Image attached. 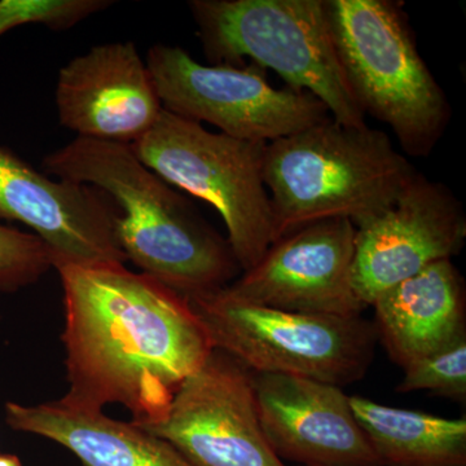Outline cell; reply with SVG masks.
I'll return each instance as SVG.
<instances>
[{
  "instance_id": "1",
  "label": "cell",
  "mask_w": 466,
  "mask_h": 466,
  "mask_svg": "<svg viewBox=\"0 0 466 466\" xmlns=\"http://www.w3.org/2000/svg\"><path fill=\"white\" fill-rule=\"evenodd\" d=\"M69 390L58 400L103 412L122 404L134 424L167 416L175 392L213 352L188 300L125 265L58 269Z\"/></svg>"
},
{
  "instance_id": "2",
  "label": "cell",
  "mask_w": 466,
  "mask_h": 466,
  "mask_svg": "<svg viewBox=\"0 0 466 466\" xmlns=\"http://www.w3.org/2000/svg\"><path fill=\"white\" fill-rule=\"evenodd\" d=\"M46 174L108 195L126 259L184 299L222 289L241 271L228 241L130 144L76 137L42 162Z\"/></svg>"
},
{
  "instance_id": "3",
  "label": "cell",
  "mask_w": 466,
  "mask_h": 466,
  "mask_svg": "<svg viewBox=\"0 0 466 466\" xmlns=\"http://www.w3.org/2000/svg\"><path fill=\"white\" fill-rule=\"evenodd\" d=\"M417 173L388 134L333 118L267 143L272 242L323 220L349 219L358 228L388 210Z\"/></svg>"
},
{
  "instance_id": "4",
  "label": "cell",
  "mask_w": 466,
  "mask_h": 466,
  "mask_svg": "<svg viewBox=\"0 0 466 466\" xmlns=\"http://www.w3.org/2000/svg\"><path fill=\"white\" fill-rule=\"evenodd\" d=\"M337 54L364 115L388 125L410 157H428L452 109L417 48L403 3L327 0Z\"/></svg>"
},
{
  "instance_id": "5",
  "label": "cell",
  "mask_w": 466,
  "mask_h": 466,
  "mask_svg": "<svg viewBox=\"0 0 466 466\" xmlns=\"http://www.w3.org/2000/svg\"><path fill=\"white\" fill-rule=\"evenodd\" d=\"M188 7L210 66L250 58L314 95L339 125L368 126L334 46L327 0H191Z\"/></svg>"
},
{
  "instance_id": "6",
  "label": "cell",
  "mask_w": 466,
  "mask_h": 466,
  "mask_svg": "<svg viewBox=\"0 0 466 466\" xmlns=\"http://www.w3.org/2000/svg\"><path fill=\"white\" fill-rule=\"evenodd\" d=\"M187 300L213 348L258 375L303 377L342 388L360 381L375 355V325L361 317L262 308L225 288Z\"/></svg>"
},
{
  "instance_id": "7",
  "label": "cell",
  "mask_w": 466,
  "mask_h": 466,
  "mask_svg": "<svg viewBox=\"0 0 466 466\" xmlns=\"http://www.w3.org/2000/svg\"><path fill=\"white\" fill-rule=\"evenodd\" d=\"M131 147L165 182L217 208L242 272L259 262L274 241L262 174L266 143L211 133L164 109L148 133Z\"/></svg>"
},
{
  "instance_id": "8",
  "label": "cell",
  "mask_w": 466,
  "mask_h": 466,
  "mask_svg": "<svg viewBox=\"0 0 466 466\" xmlns=\"http://www.w3.org/2000/svg\"><path fill=\"white\" fill-rule=\"evenodd\" d=\"M146 64L165 110L235 139L271 143L332 118L309 92L272 87L256 64L202 66L162 43L149 48Z\"/></svg>"
},
{
  "instance_id": "9",
  "label": "cell",
  "mask_w": 466,
  "mask_h": 466,
  "mask_svg": "<svg viewBox=\"0 0 466 466\" xmlns=\"http://www.w3.org/2000/svg\"><path fill=\"white\" fill-rule=\"evenodd\" d=\"M254 373L214 349L175 392L167 416L133 424L168 441L195 466H287L267 441Z\"/></svg>"
},
{
  "instance_id": "10",
  "label": "cell",
  "mask_w": 466,
  "mask_h": 466,
  "mask_svg": "<svg viewBox=\"0 0 466 466\" xmlns=\"http://www.w3.org/2000/svg\"><path fill=\"white\" fill-rule=\"evenodd\" d=\"M466 240L462 204L441 182L417 173L388 210L358 227L352 287L370 308L394 285L458 256Z\"/></svg>"
},
{
  "instance_id": "11",
  "label": "cell",
  "mask_w": 466,
  "mask_h": 466,
  "mask_svg": "<svg viewBox=\"0 0 466 466\" xmlns=\"http://www.w3.org/2000/svg\"><path fill=\"white\" fill-rule=\"evenodd\" d=\"M355 232L349 219H330L288 233L225 289L262 308L361 317L367 308L352 287Z\"/></svg>"
},
{
  "instance_id": "12",
  "label": "cell",
  "mask_w": 466,
  "mask_h": 466,
  "mask_svg": "<svg viewBox=\"0 0 466 466\" xmlns=\"http://www.w3.org/2000/svg\"><path fill=\"white\" fill-rule=\"evenodd\" d=\"M115 208L92 187L51 179L0 146V225L20 222L51 250L54 268L126 265Z\"/></svg>"
},
{
  "instance_id": "13",
  "label": "cell",
  "mask_w": 466,
  "mask_h": 466,
  "mask_svg": "<svg viewBox=\"0 0 466 466\" xmlns=\"http://www.w3.org/2000/svg\"><path fill=\"white\" fill-rule=\"evenodd\" d=\"M260 425L283 461L297 466H383L339 386L254 373Z\"/></svg>"
},
{
  "instance_id": "14",
  "label": "cell",
  "mask_w": 466,
  "mask_h": 466,
  "mask_svg": "<svg viewBox=\"0 0 466 466\" xmlns=\"http://www.w3.org/2000/svg\"><path fill=\"white\" fill-rule=\"evenodd\" d=\"M58 121L76 137L134 144L164 106L134 43L95 46L58 72Z\"/></svg>"
},
{
  "instance_id": "15",
  "label": "cell",
  "mask_w": 466,
  "mask_h": 466,
  "mask_svg": "<svg viewBox=\"0 0 466 466\" xmlns=\"http://www.w3.org/2000/svg\"><path fill=\"white\" fill-rule=\"evenodd\" d=\"M377 339L401 368L466 336L465 285L452 260H440L373 302Z\"/></svg>"
},
{
  "instance_id": "16",
  "label": "cell",
  "mask_w": 466,
  "mask_h": 466,
  "mask_svg": "<svg viewBox=\"0 0 466 466\" xmlns=\"http://www.w3.org/2000/svg\"><path fill=\"white\" fill-rule=\"evenodd\" d=\"M5 421L14 431L66 447L84 466H195L168 441L133 422L75 410L60 400L38 406L9 401Z\"/></svg>"
},
{
  "instance_id": "17",
  "label": "cell",
  "mask_w": 466,
  "mask_h": 466,
  "mask_svg": "<svg viewBox=\"0 0 466 466\" xmlns=\"http://www.w3.org/2000/svg\"><path fill=\"white\" fill-rule=\"evenodd\" d=\"M383 466H466V420L446 419L350 397Z\"/></svg>"
},
{
  "instance_id": "18",
  "label": "cell",
  "mask_w": 466,
  "mask_h": 466,
  "mask_svg": "<svg viewBox=\"0 0 466 466\" xmlns=\"http://www.w3.org/2000/svg\"><path fill=\"white\" fill-rule=\"evenodd\" d=\"M397 390H428L458 401L466 400V336L403 368Z\"/></svg>"
},
{
  "instance_id": "19",
  "label": "cell",
  "mask_w": 466,
  "mask_h": 466,
  "mask_svg": "<svg viewBox=\"0 0 466 466\" xmlns=\"http://www.w3.org/2000/svg\"><path fill=\"white\" fill-rule=\"evenodd\" d=\"M115 3L113 0H0V36L29 24L64 32Z\"/></svg>"
},
{
  "instance_id": "20",
  "label": "cell",
  "mask_w": 466,
  "mask_h": 466,
  "mask_svg": "<svg viewBox=\"0 0 466 466\" xmlns=\"http://www.w3.org/2000/svg\"><path fill=\"white\" fill-rule=\"evenodd\" d=\"M51 268L54 257L38 236L0 225V293L35 284Z\"/></svg>"
},
{
  "instance_id": "21",
  "label": "cell",
  "mask_w": 466,
  "mask_h": 466,
  "mask_svg": "<svg viewBox=\"0 0 466 466\" xmlns=\"http://www.w3.org/2000/svg\"><path fill=\"white\" fill-rule=\"evenodd\" d=\"M0 466H23L20 459L15 455H0Z\"/></svg>"
}]
</instances>
